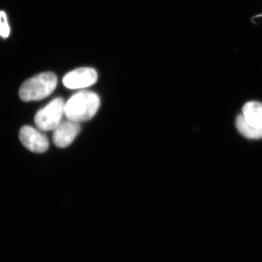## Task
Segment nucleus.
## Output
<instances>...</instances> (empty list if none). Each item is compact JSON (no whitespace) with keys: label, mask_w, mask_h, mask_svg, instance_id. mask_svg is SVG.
<instances>
[{"label":"nucleus","mask_w":262,"mask_h":262,"mask_svg":"<svg viewBox=\"0 0 262 262\" xmlns=\"http://www.w3.org/2000/svg\"><path fill=\"white\" fill-rule=\"evenodd\" d=\"M98 80L96 71L90 67H82L69 72L63 78V84L69 89H82L96 83Z\"/></svg>","instance_id":"nucleus-4"},{"label":"nucleus","mask_w":262,"mask_h":262,"mask_svg":"<svg viewBox=\"0 0 262 262\" xmlns=\"http://www.w3.org/2000/svg\"><path fill=\"white\" fill-rule=\"evenodd\" d=\"M236 127L239 132L248 139H259L262 138V128L250 125L243 115H239L236 119Z\"/></svg>","instance_id":"nucleus-8"},{"label":"nucleus","mask_w":262,"mask_h":262,"mask_svg":"<svg viewBox=\"0 0 262 262\" xmlns=\"http://www.w3.org/2000/svg\"><path fill=\"white\" fill-rule=\"evenodd\" d=\"M80 131L78 122L70 120L61 122L53 132V143L58 147H67L73 142Z\"/></svg>","instance_id":"nucleus-6"},{"label":"nucleus","mask_w":262,"mask_h":262,"mask_svg":"<svg viewBox=\"0 0 262 262\" xmlns=\"http://www.w3.org/2000/svg\"><path fill=\"white\" fill-rule=\"evenodd\" d=\"M99 106L97 94L92 91H80L65 103L64 115L67 120L78 123L89 121L97 113Z\"/></svg>","instance_id":"nucleus-1"},{"label":"nucleus","mask_w":262,"mask_h":262,"mask_svg":"<svg viewBox=\"0 0 262 262\" xmlns=\"http://www.w3.org/2000/svg\"><path fill=\"white\" fill-rule=\"evenodd\" d=\"M10 32V29L6 13L4 11H0V37L5 39L8 38Z\"/></svg>","instance_id":"nucleus-9"},{"label":"nucleus","mask_w":262,"mask_h":262,"mask_svg":"<svg viewBox=\"0 0 262 262\" xmlns=\"http://www.w3.org/2000/svg\"><path fill=\"white\" fill-rule=\"evenodd\" d=\"M242 115L250 125L262 128V103L257 101L246 103L243 107Z\"/></svg>","instance_id":"nucleus-7"},{"label":"nucleus","mask_w":262,"mask_h":262,"mask_svg":"<svg viewBox=\"0 0 262 262\" xmlns=\"http://www.w3.org/2000/svg\"><path fill=\"white\" fill-rule=\"evenodd\" d=\"M64 110L65 102L63 98H56L36 114L34 122L39 130H54L61 122Z\"/></svg>","instance_id":"nucleus-3"},{"label":"nucleus","mask_w":262,"mask_h":262,"mask_svg":"<svg viewBox=\"0 0 262 262\" xmlns=\"http://www.w3.org/2000/svg\"><path fill=\"white\" fill-rule=\"evenodd\" d=\"M58 79L53 72H43L32 77L22 84L19 96L22 101H39L48 97L56 89Z\"/></svg>","instance_id":"nucleus-2"},{"label":"nucleus","mask_w":262,"mask_h":262,"mask_svg":"<svg viewBox=\"0 0 262 262\" xmlns=\"http://www.w3.org/2000/svg\"><path fill=\"white\" fill-rule=\"evenodd\" d=\"M19 139L21 144L32 152H45L49 147L47 136L33 127H22L19 132Z\"/></svg>","instance_id":"nucleus-5"}]
</instances>
